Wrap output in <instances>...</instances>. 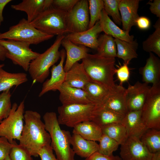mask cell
<instances>
[{"label": "cell", "instance_id": "cell-1", "mask_svg": "<svg viewBox=\"0 0 160 160\" xmlns=\"http://www.w3.org/2000/svg\"><path fill=\"white\" fill-rule=\"evenodd\" d=\"M24 119L25 124L19 144L25 148L32 156L38 157L42 148L50 145V135L38 112L26 111Z\"/></svg>", "mask_w": 160, "mask_h": 160}, {"label": "cell", "instance_id": "cell-2", "mask_svg": "<svg viewBox=\"0 0 160 160\" xmlns=\"http://www.w3.org/2000/svg\"><path fill=\"white\" fill-rule=\"evenodd\" d=\"M46 131L51 139L50 146L58 160H75V153L71 147V135L68 131L62 129L56 113L47 112L43 116Z\"/></svg>", "mask_w": 160, "mask_h": 160}, {"label": "cell", "instance_id": "cell-3", "mask_svg": "<svg viewBox=\"0 0 160 160\" xmlns=\"http://www.w3.org/2000/svg\"><path fill=\"white\" fill-rule=\"evenodd\" d=\"M84 67L91 80L111 89L115 86V58H107L97 54L88 53L82 60Z\"/></svg>", "mask_w": 160, "mask_h": 160}, {"label": "cell", "instance_id": "cell-4", "mask_svg": "<svg viewBox=\"0 0 160 160\" xmlns=\"http://www.w3.org/2000/svg\"><path fill=\"white\" fill-rule=\"evenodd\" d=\"M65 35L58 36L50 47L30 63L28 71L34 82H43L49 75L50 68L60 58L59 49Z\"/></svg>", "mask_w": 160, "mask_h": 160}, {"label": "cell", "instance_id": "cell-5", "mask_svg": "<svg viewBox=\"0 0 160 160\" xmlns=\"http://www.w3.org/2000/svg\"><path fill=\"white\" fill-rule=\"evenodd\" d=\"M67 12L52 6L42 11L30 23L45 33L58 36L68 33L66 23Z\"/></svg>", "mask_w": 160, "mask_h": 160}, {"label": "cell", "instance_id": "cell-6", "mask_svg": "<svg viewBox=\"0 0 160 160\" xmlns=\"http://www.w3.org/2000/svg\"><path fill=\"white\" fill-rule=\"evenodd\" d=\"M54 36L37 29L24 18L21 19L17 24L10 27L8 31L0 33V39L13 40L30 44H37Z\"/></svg>", "mask_w": 160, "mask_h": 160}, {"label": "cell", "instance_id": "cell-7", "mask_svg": "<svg viewBox=\"0 0 160 160\" xmlns=\"http://www.w3.org/2000/svg\"><path fill=\"white\" fill-rule=\"evenodd\" d=\"M97 105L95 103L62 105L57 108L60 125L73 128L83 122L91 121L92 114Z\"/></svg>", "mask_w": 160, "mask_h": 160}, {"label": "cell", "instance_id": "cell-8", "mask_svg": "<svg viewBox=\"0 0 160 160\" xmlns=\"http://www.w3.org/2000/svg\"><path fill=\"white\" fill-rule=\"evenodd\" d=\"M24 101L18 106L16 103L12 105L8 116L0 123V137L6 138L12 144L15 140H19L24 127Z\"/></svg>", "mask_w": 160, "mask_h": 160}, {"label": "cell", "instance_id": "cell-9", "mask_svg": "<svg viewBox=\"0 0 160 160\" xmlns=\"http://www.w3.org/2000/svg\"><path fill=\"white\" fill-rule=\"evenodd\" d=\"M0 44L7 50L6 58L15 65L21 66L25 71H28L31 62L40 53L33 51L29 43L11 39H0Z\"/></svg>", "mask_w": 160, "mask_h": 160}, {"label": "cell", "instance_id": "cell-10", "mask_svg": "<svg viewBox=\"0 0 160 160\" xmlns=\"http://www.w3.org/2000/svg\"><path fill=\"white\" fill-rule=\"evenodd\" d=\"M141 118L148 129L160 130V82L150 87L141 110Z\"/></svg>", "mask_w": 160, "mask_h": 160}, {"label": "cell", "instance_id": "cell-11", "mask_svg": "<svg viewBox=\"0 0 160 160\" xmlns=\"http://www.w3.org/2000/svg\"><path fill=\"white\" fill-rule=\"evenodd\" d=\"M66 23L68 33H78L89 29V15L87 0H78L73 8L67 12Z\"/></svg>", "mask_w": 160, "mask_h": 160}, {"label": "cell", "instance_id": "cell-12", "mask_svg": "<svg viewBox=\"0 0 160 160\" xmlns=\"http://www.w3.org/2000/svg\"><path fill=\"white\" fill-rule=\"evenodd\" d=\"M121 145L120 155L121 160H152L153 153L138 137H129Z\"/></svg>", "mask_w": 160, "mask_h": 160}, {"label": "cell", "instance_id": "cell-13", "mask_svg": "<svg viewBox=\"0 0 160 160\" xmlns=\"http://www.w3.org/2000/svg\"><path fill=\"white\" fill-rule=\"evenodd\" d=\"M150 87L148 84L139 81L133 85H129L126 89L128 111L141 110Z\"/></svg>", "mask_w": 160, "mask_h": 160}, {"label": "cell", "instance_id": "cell-14", "mask_svg": "<svg viewBox=\"0 0 160 160\" xmlns=\"http://www.w3.org/2000/svg\"><path fill=\"white\" fill-rule=\"evenodd\" d=\"M103 30L99 21L92 28L80 32L68 33L65 38L75 44H79L96 50L99 34Z\"/></svg>", "mask_w": 160, "mask_h": 160}, {"label": "cell", "instance_id": "cell-15", "mask_svg": "<svg viewBox=\"0 0 160 160\" xmlns=\"http://www.w3.org/2000/svg\"><path fill=\"white\" fill-rule=\"evenodd\" d=\"M100 105L124 116L128 112L126 89L122 85L116 84Z\"/></svg>", "mask_w": 160, "mask_h": 160}, {"label": "cell", "instance_id": "cell-16", "mask_svg": "<svg viewBox=\"0 0 160 160\" xmlns=\"http://www.w3.org/2000/svg\"><path fill=\"white\" fill-rule=\"evenodd\" d=\"M60 53L61 59L60 62L57 65H54L52 66L51 77L44 82L39 97H41L49 91L58 90L64 81L66 75L63 66L66 57L65 50L62 49L60 51Z\"/></svg>", "mask_w": 160, "mask_h": 160}, {"label": "cell", "instance_id": "cell-17", "mask_svg": "<svg viewBox=\"0 0 160 160\" xmlns=\"http://www.w3.org/2000/svg\"><path fill=\"white\" fill-rule=\"evenodd\" d=\"M140 0H120L119 8L122 29L129 32L133 26L136 25L139 17L138 14Z\"/></svg>", "mask_w": 160, "mask_h": 160}, {"label": "cell", "instance_id": "cell-18", "mask_svg": "<svg viewBox=\"0 0 160 160\" xmlns=\"http://www.w3.org/2000/svg\"><path fill=\"white\" fill-rule=\"evenodd\" d=\"M58 90L60 92L59 100L62 105L94 103L87 93L82 89L70 87L63 84Z\"/></svg>", "mask_w": 160, "mask_h": 160}, {"label": "cell", "instance_id": "cell-19", "mask_svg": "<svg viewBox=\"0 0 160 160\" xmlns=\"http://www.w3.org/2000/svg\"><path fill=\"white\" fill-rule=\"evenodd\" d=\"M121 123L126 129L129 137H135L140 139L148 129L142 119L141 110L128 111Z\"/></svg>", "mask_w": 160, "mask_h": 160}, {"label": "cell", "instance_id": "cell-20", "mask_svg": "<svg viewBox=\"0 0 160 160\" xmlns=\"http://www.w3.org/2000/svg\"><path fill=\"white\" fill-rule=\"evenodd\" d=\"M143 82L152 85L160 82V59L152 53H149L145 65L139 69Z\"/></svg>", "mask_w": 160, "mask_h": 160}, {"label": "cell", "instance_id": "cell-21", "mask_svg": "<svg viewBox=\"0 0 160 160\" xmlns=\"http://www.w3.org/2000/svg\"><path fill=\"white\" fill-rule=\"evenodd\" d=\"M61 45L66 52V60L64 66L66 72L75 63L85 58L88 54L89 49L86 47L81 45H77L65 37L62 41Z\"/></svg>", "mask_w": 160, "mask_h": 160}, {"label": "cell", "instance_id": "cell-22", "mask_svg": "<svg viewBox=\"0 0 160 160\" xmlns=\"http://www.w3.org/2000/svg\"><path fill=\"white\" fill-rule=\"evenodd\" d=\"M91 81L82 63H75L66 72L63 84L70 87L83 89Z\"/></svg>", "mask_w": 160, "mask_h": 160}, {"label": "cell", "instance_id": "cell-23", "mask_svg": "<svg viewBox=\"0 0 160 160\" xmlns=\"http://www.w3.org/2000/svg\"><path fill=\"white\" fill-rule=\"evenodd\" d=\"M103 32L115 39L132 42L134 40V36L130 35L129 32L121 29L112 20L103 9L99 20Z\"/></svg>", "mask_w": 160, "mask_h": 160}, {"label": "cell", "instance_id": "cell-24", "mask_svg": "<svg viewBox=\"0 0 160 160\" xmlns=\"http://www.w3.org/2000/svg\"><path fill=\"white\" fill-rule=\"evenodd\" d=\"M70 144L75 154L82 158H88L98 150L96 142L85 139L78 134L71 135Z\"/></svg>", "mask_w": 160, "mask_h": 160}, {"label": "cell", "instance_id": "cell-25", "mask_svg": "<svg viewBox=\"0 0 160 160\" xmlns=\"http://www.w3.org/2000/svg\"><path fill=\"white\" fill-rule=\"evenodd\" d=\"M73 134H78L85 139L99 141L103 133L101 128L91 121L81 123L73 128Z\"/></svg>", "mask_w": 160, "mask_h": 160}, {"label": "cell", "instance_id": "cell-26", "mask_svg": "<svg viewBox=\"0 0 160 160\" xmlns=\"http://www.w3.org/2000/svg\"><path fill=\"white\" fill-rule=\"evenodd\" d=\"M124 116L112 111L98 105L94 111L91 119L101 128L115 123H121Z\"/></svg>", "mask_w": 160, "mask_h": 160}, {"label": "cell", "instance_id": "cell-27", "mask_svg": "<svg viewBox=\"0 0 160 160\" xmlns=\"http://www.w3.org/2000/svg\"><path fill=\"white\" fill-rule=\"evenodd\" d=\"M44 0H23L11 7L17 11H23L27 15V20L30 23L35 19L44 10Z\"/></svg>", "mask_w": 160, "mask_h": 160}, {"label": "cell", "instance_id": "cell-28", "mask_svg": "<svg viewBox=\"0 0 160 160\" xmlns=\"http://www.w3.org/2000/svg\"><path fill=\"white\" fill-rule=\"evenodd\" d=\"M116 49V57L122 59L124 63L129 64L133 59L137 57V51L138 43L136 39L132 42L115 39Z\"/></svg>", "mask_w": 160, "mask_h": 160}, {"label": "cell", "instance_id": "cell-29", "mask_svg": "<svg viewBox=\"0 0 160 160\" xmlns=\"http://www.w3.org/2000/svg\"><path fill=\"white\" fill-rule=\"evenodd\" d=\"M28 80L24 73H10L0 68V92L10 90L13 86H18Z\"/></svg>", "mask_w": 160, "mask_h": 160}, {"label": "cell", "instance_id": "cell-30", "mask_svg": "<svg viewBox=\"0 0 160 160\" xmlns=\"http://www.w3.org/2000/svg\"><path fill=\"white\" fill-rule=\"evenodd\" d=\"M83 89L94 103L100 105L107 98L111 89L91 80Z\"/></svg>", "mask_w": 160, "mask_h": 160}, {"label": "cell", "instance_id": "cell-31", "mask_svg": "<svg viewBox=\"0 0 160 160\" xmlns=\"http://www.w3.org/2000/svg\"><path fill=\"white\" fill-rule=\"evenodd\" d=\"M98 39L97 54L107 58L116 57L117 49L114 38L104 33L100 35Z\"/></svg>", "mask_w": 160, "mask_h": 160}, {"label": "cell", "instance_id": "cell-32", "mask_svg": "<svg viewBox=\"0 0 160 160\" xmlns=\"http://www.w3.org/2000/svg\"><path fill=\"white\" fill-rule=\"evenodd\" d=\"M154 32L150 34L142 42L143 50L149 53H154L160 57V18L153 25Z\"/></svg>", "mask_w": 160, "mask_h": 160}, {"label": "cell", "instance_id": "cell-33", "mask_svg": "<svg viewBox=\"0 0 160 160\" xmlns=\"http://www.w3.org/2000/svg\"><path fill=\"white\" fill-rule=\"evenodd\" d=\"M101 128L103 134L114 140L119 145L124 143L129 137L126 129L121 123L111 124Z\"/></svg>", "mask_w": 160, "mask_h": 160}, {"label": "cell", "instance_id": "cell-34", "mask_svg": "<svg viewBox=\"0 0 160 160\" xmlns=\"http://www.w3.org/2000/svg\"><path fill=\"white\" fill-rule=\"evenodd\" d=\"M140 139L151 153L160 151V130L148 129Z\"/></svg>", "mask_w": 160, "mask_h": 160}, {"label": "cell", "instance_id": "cell-35", "mask_svg": "<svg viewBox=\"0 0 160 160\" xmlns=\"http://www.w3.org/2000/svg\"><path fill=\"white\" fill-rule=\"evenodd\" d=\"M97 152L107 156H111L116 151L119 144L115 140L103 134L100 139Z\"/></svg>", "mask_w": 160, "mask_h": 160}, {"label": "cell", "instance_id": "cell-36", "mask_svg": "<svg viewBox=\"0 0 160 160\" xmlns=\"http://www.w3.org/2000/svg\"><path fill=\"white\" fill-rule=\"evenodd\" d=\"M89 24V28L93 27L100 19L104 9L103 0H88Z\"/></svg>", "mask_w": 160, "mask_h": 160}, {"label": "cell", "instance_id": "cell-37", "mask_svg": "<svg viewBox=\"0 0 160 160\" xmlns=\"http://www.w3.org/2000/svg\"><path fill=\"white\" fill-rule=\"evenodd\" d=\"M104 9L106 13L111 16L113 22L116 24H121V16L119 6L120 0H103Z\"/></svg>", "mask_w": 160, "mask_h": 160}, {"label": "cell", "instance_id": "cell-38", "mask_svg": "<svg viewBox=\"0 0 160 160\" xmlns=\"http://www.w3.org/2000/svg\"><path fill=\"white\" fill-rule=\"evenodd\" d=\"M10 90L2 92L0 94V123L9 114L11 109Z\"/></svg>", "mask_w": 160, "mask_h": 160}, {"label": "cell", "instance_id": "cell-39", "mask_svg": "<svg viewBox=\"0 0 160 160\" xmlns=\"http://www.w3.org/2000/svg\"><path fill=\"white\" fill-rule=\"evenodd\" d=\"M11 160H33L32 156L24 148L15 141L9 154Z\"/></svg>", "mask_w": 160, "mask_h": 160}, {"label": "cell", "instance_id": "cell-40", "mask_svg": "<svg viewBox=\"0 0 160 160\" xmlns=\"http://www.w3.org/2000/svg\"><path fill=\"white\" fill-rule=\"evenodd\" d=\"M78 1V0H53L52 6L68 12L73 8Z\"/></svg>", "mask_w": 160, "mask_h": 160}, {"label": "cell", "instance_id": "cell-41", "mask_svg": "<svg viewBox=\"0 0 160 160\" xmlns=\"http://www.w3.org/2000/svg\"><path fill=\"white\" fill-rule=\"evenodd\" d=\"M15 141L12 144L5 138L0 137V160H4L9 155L11 148L14 145Z\"/></svg>", "mask_w": 160, "mask_h": 160}, {"label": "cell", "instance_id": "cell-42", "mask_svg": "<svg viewBox=\"0 0 160 160\" xmlns=\"http://www.w3.org/2000/svg\"><path fill=\"white\" fill-rule=\"evenodd\" d=\"M129 64L124 63L117 69H116V73L117 77L120 82L119 85L127 81L129 77L130 72L128 66Z\"/></svg>", "mask_w": 160, "mask_h": 160}, {"label": "cell", "instance_id": "cell-43", "mask_svg": "<svg viewBox=\"0 0 160 160\" xmlns=\"http://www.w3.org/2000/svg\"><path fill=\"white\" fill-rule=\"evenodd\" d=\"M53 150L50 145L44 147L39 153L41 160H58L53 153Z\"/></svg>", "mask_w": 160, "mask_h": 160}, {"label": "cell", "instance_id": "cell-44", "mask_svg": "<svg viewBox=\"0 0 160 160\" xmlns=\"http://www.w3.org/2000/svg\"><path fill=\"white\" fill-rule=\"evenodd\" d=\"M85 160H121V159L118 156H107L96 152L85 158Z\"/></svg>", "mask_w": 160, "mask_h": 160}, {"label": "cell", "instance_id": "cell-45", "mask_svg": "<svg viewBox=\"0 0 160 160\" xmlns=\"http://www.w3.org/2000/svg\"><path fill=\"white\" fill-rule=\"evenodd\" d=\"M149 19L145 16L139 17L136 21V25L140 29L145 30L148 29L151 25Z\"/></svg>", "mask_w": 160, "mask_h": 160}, {"label": "cell", "instance_id": "cell-46", "mask_svg": "<svg viewBox=\"0 0 160 160\" xmlns=\"http://www.w3.org/2000/svg\"><path fill=\"white\" fill-rule=\"evenodd\" d=\"M147 4L150 5L149 9L151 12L160 18V0H154L153 2L150 1Z\"/></svg>", "mask_w": 160, "mask_h": 160}, {"label": "cell", "instance_id": "cell-47", "mask_svg": "<svg viewBox=\"0 0 160 160\" xmlns=\"http://www.w3.org/2000/svg\"><path fill=\"white\" fill-rule=\"evenodd\" d=\"M11 1V0H0V26L4 21L3 16L4 9L5 7Z\"/></svg>", "mask_w": 160, "mask_h": 160}, {"label": "cell", "instance_id": "cell-48", "mask_svg": "<svg viewBox=\"0 0 160 160\" xmlns=\"http://www.w3.org/2000/svg\"><path fill=\"white\" fill-rule=\"evenodd\" d=\"M7 53V50L3 46L0 44V60L4 61L6 58V55Z\"/></svg>", "mask_w": 160, "mask_h": 160}, {"label": "cell", "instance_id": "cell-49", "mask_svg": "<svg viewBox=\"0 0 160 160\" xmlns=\"http://www.w3.org/2000/svg\"><path fill=\"white\" fill-rule=\"evenodd\" d=\"M152 160H160V151L153 153Z\"/></svg>", "mask_w": 160, "mask_h": 160}, {"label": "cell", "instance_id": "cell-50", "mask_svg": "<svg viewBox=\"0 0 160 160\" xmlns=\"http://www.w3.org/2000/svg\"><path fill=\"white\" fill-rule=\"evenodd\" d=\"M4 160H11L9 158V155L7 156L5 158Z\"/></svg>", "mask_w": 160, "mask_h": 160}, {"label": "cell", "instance_id": "cell-51", "mask_svg": "<svg viewBox=\"0 0 160 160\" xmlns=\"http://www.w3.org/2000/svg\"><path fill=\"white\" fill-rule=\"evenodd\" d=\"M4 66V64H1L0 65V68H2Z\"/></svg>", "mask_w": 160, "mask_h": 160}]
</instances>
